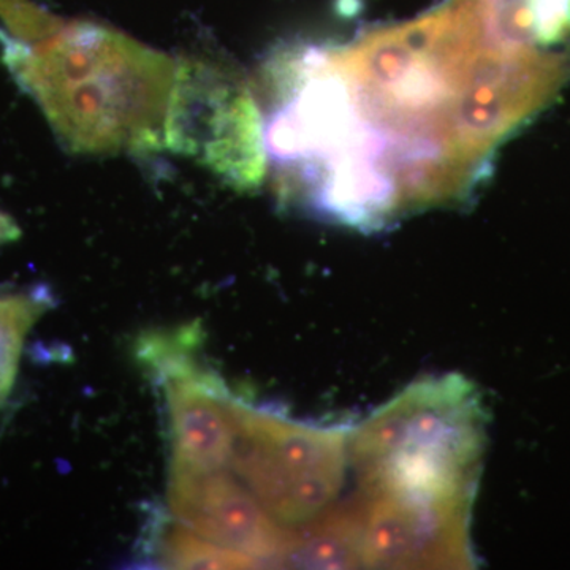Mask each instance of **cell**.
<instances>
[{"mask_svg": "<svg viewBox=\"0 0 570 570\" xmlns=\"http://www.w3.org/2000/svg\"><path fill=\"white\" fill-rule=\"evenodd\" d=\"M569 78L568 52L510 39L478 0H448L352 43L275 56L266 148L294 204L376 230L471 195Z\"/></svg>", "mask_w": 570, "mask_h": 570, "instance_id": "1", "label": "cell"}, {"mask_svg": "<svg viewBox=\"0 0 570 570\" xmlns=\"http://www.w3.org/2000/svg\"><path fill=\"white\" fill-rule=\"evenodd\" d=\"M0 37L3 61L71 153L165 149L174 59L91 21L62 22L33 43Z\"/></svg>", "mask_w": 570, "mask_h": 570, "instance_id": "2", "label": "cell"}, {"mask_svg": "<svg viewBox=\"0 0 570 570\" xmlns=\"http://www.w3.org/2000/svg\"><path fill=\"white\" fill-rule=\"evenodd\" d=\"M348 438L346 428L305 425L238 401L230 464L276 523L307 528L343 487Z\"/></svg>", "mask_w": 570, "mask_h": 570, "instance_id": "3", "label": "cell"}, {"mask_svg": "<svg viewBox=\"0 0 570 570\" xmlns=\"http://www.w3.org/2000/svg\"><path fill=\"white\" fill-rule=\"evenodd\" d=\"M165 149L193 157L235 189L261 186L268 165L264 115L245 80L217 63L179 61Z\"/></svg>", "mask_w": 570, "mask_h": 570, "instance_id": "4", "label": "cell"}, {"mask_svg": "<svg viewBox=\"0 0 570 570\" xmlns=\"http://www.w3.org/2000/svg\"><path fill=\"white\" fill-rule=\"evenodd\" d=\"M168 504L194 534L257 564H284L292 532L283 530L261 502L223 471H171Z\"/></svg>", "mask_w": 570, "mask_h": 570, "instance_id": "5", "label": "cell"}, {"mask_svg": "<svg viewBox=\"0 0 570 570\" xmlns=\"http://www.w3.org/2000/svg\"><path fill=\"white\" fill-rule=\"evenodd\" d=\"M190 346L168 348L153 367L164 381L174 441L175 471H223L232 463L238 401L213 374L204 373Z\"/></svg>", "mask_w": 570, "mask_h": 570, "instance_id": "6", "label": "cell"}, {"mask_svg": "<svg viewBox=\"0 0 570 570\" xmlns=\"http://www.w3.org/2000/svg\"><path fill=\"white\" fill-rule=\"evenodd\" d=\"M48 307L50 295L43 288L0 295V411L17 381L26 336Z\"/></svg>", "mask_w": 570, "mask_h": 570, "instance_id": "7", "label": "cell"}, {"mask_svg": "<svg viewBox=\"0 0 570 570\" xmlns=\"http://www.w3.org/2000/svg\"><path fill=\"white\" fill-rule=\"evenodd\" d=\"M164 564L174 569H250L254 561L190 531L176 530L164 542Z\"/></svg>", "mask_w": 570, "mask_h": 570, "instance_id": "8", "label": "cell"}, {"mask_svg": "<svg viewBox=\"0 0 570 570\" xmlns=\"http://www.w3.org/2000/svg\"><path fill=\"white\" fill-rule=\"evenodd\" d=\"M0 20L10 36L22 41H39L61 24L59 18L41 10L31 0H0Z\"/></svg>", "mask_w": 570, "mask_h": 570, "instance_id": "9", "label": "cell"}, {"mask_svg": "<svg viewBox=\"0 0 570 570\" xmlns=\"http://www.w3.org/2000/svg\"><path fill=\"white\" fill-rule=\"evenodd\" d=\"M21 238V228L9 214L0 212V247Z\"/></svg>", "mask_w": 570, "mask_h": 570, "instance_id": "10", "label": "cell"}]
</instances>
